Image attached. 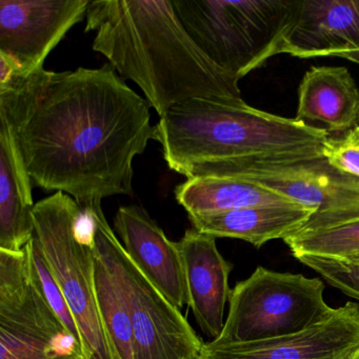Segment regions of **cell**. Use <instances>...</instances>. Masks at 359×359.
Masks as SVG:
<instances>
[{"instance_id": "obj_9", "label": "cell", "mask_w": 359, "mask_h": 359, "mask_svg": "<svg viewBox=\"0 0 359 359\" xmlns=\"http://www.w3.org/2000/svg\"><path fill=\"white\" fill-rule=\"evenodd\" d=\"M0 359H86L41 289L28 247L0 250Z\"/></svg>"}, {"instance_id": "obj_14", "label": "cell", "mask_w": 359, "mask_h": 359, "mask_svg": "<svg viewBox=\"0 0 359 359\" xmlns=\"http://www.w3.org/2000/svg\"><path fill=\"white\" fill-rule=\"evenodd\" d=\"M178 245L188 290V306L201 331L213 341L224 329L233 264L218 251L215 237L194 228L186 231Z\"/></svg>"}, {"instance_id": "obj_20", "label": "cell", "mask_w": 359, "mask_h": 359, "mask_svg": "<svg viewBox=\"0 0 359 359\" xmlns=\"http://www.w3.org/2000/svg\"><path fill=\"white\" fill-rule=\"evenodd\" d=\"M293 256L300 254L346 259L359 253V220L283 239Z\"/></svg>"}, {"instance_id": "obj_29", "label": "cell", "mask_w": 359, "mask_h": 359, "mask_svg": "<svg viewBox=\"0 0 359 359\" xmlns=\"http://www.w3.org/2000/svg\"><path fill=\"white\" fill-rule=\"evenodd\" d=\"M346 137H348V136H346ZM348 138H350V137H348ZM350 140H351V138H350ZM353 142H356V144H358V146H359V142H356V140H353Z\"/></svg>"}, {"instance_id": "obj_26", "label": "cell", "mask_w": 359, "mask_h": 359, "mask_svg": "<svg viewBox=\"0 0 359 359\" xmlns=\"http://www.w3.org/2000/svg\"><path fill=\"white\" fill-rule=\"evenodd\" d=\"M344 260H348V262L359 264V253L354 254V255L350 256V257L346 258V259Z\"/></svg>"}, {"instance_id": "obj_19", "label": "cell", "mask_w": 359, "mask_h": 359, "mask_svg": "<svg viewBox=\"0 0 359 359\" xmlns=\"http://www.w3.org/2000/svg\"><path fill=\"white\" fill-rule=\"evenodd\" d=\"M95 287L98 310L114 359H134L133 331L123 290L96 251Z\"/></svg>"}, {"instance_id": "obj_2", "label": "cell", "mask_w": 359, "mask_h": 359, "mask_svg": "<svg viewBox=\"0 0 359 359\" xmlns=\"http://www.w3.org/2000/svg\"><path fill=\"white\" fill-rule=\"evenodd\" d=\"M86 20L94 51L140 88L159 117L194 98L243 100L241 79L199 49L172 0H94Z\"/></svg>"}, {"instance_id": "obj_25", "label": "cell", "mask_w": 359, "mask_h": 359, "mask_svg": "<svg viewBox=\"0 0 359 359\" xmlns=\"http://www.w3.org/2000/svg\"><path fill=\"white\" fill-rule=\"evenodd\" d=\"M346 136L350 137L351 140L359 142V126H357V127L355 128V129H353L352 131L348 132Z\"/></svg>"}, {"instance_id": "obj_28", "label": "cell", "mask_w": 359, "mask_h": 359, "mask_svg": "<svg viewBox=\"0 0 359 359\" xmlns=\"http://www.w3.org/2000/svg\"><path fill=\"white\" fill-rule=\"evenodd\" d=\"M198 359H209V358H208V357L205 356V355H203H203H201V356L199 357Z\"/></svg>"}, {"instance_id": "obj_4", "label": "cell", "mask_w": 359, "mask_h": 359, "mask_svg": "<svg viewBox=\"0 0 359 359\" xmlns=\"http://www.w3.org/2000/svg\"><path fill=\"white\" fill-rule=\"evenodd\" d=\"M35 234L76 321L86 359H114L102 327L95 287L91 214L62 192L35 203Z\"/></svg>"}, {"instance_id": "obj_3", "label": "cell", "mask_w": 359, "mask_h": 359, "mask_svg": "<svg viewBox=\"0 0 359 359\" xmlns=\"http://www.w3.org/2000/svg\"><path fill=\"white\" fill-rule=\"evenodd\" d=\"M327 135L323 128L257 110L243 100L216 98L187 100L154 126L168 167L187 178L224 161L323 148Z\"/></svg>"}, {"instance_id": "obj_23", "label": "cell", "mask_w": 359, "mask_h": 359, "mask_svg": "<svg viewBox=\"0 0 359 359\" xmlns=\"http://www.w3.org/2000/svg\"><path fill=\"white\" fill-rule=\"evenodd\" d=\"M323 156L336 169L359 177V146L348 137L327 140L323 146Z\"/></svg>"}, {"instance_id": "obj_6", "label": "cell", "mask_w": 359, "mask_h": 359, "mask_svg": "<svg viewBox=\"0 0 359 359\" xmlns=\"http://www.w3.org/2000/svg\"><path fill=\"white\" fill-rule=\"evenodd\" d=\"M196 176L239 178L312 208L314 215L297 234L359 220V177L330 165L323 156V147L215 163L199 170Z\"/></svg>"}, {"instance_id": "obj_11", "label": "cell", "mask_w": 359, "mask_h": 359, "mask_svg": "<svg viewBox=\"0 0 359 359\" xmlns=\"http://www.w3.org/2000/svg\"><path fill=\"white\" fill-rule=\"evenodd\" d=\"M359 348V304L348 302L327 320L283 337L248 344H205L209 359H344Z\"/></svg>"}, {"instance_id": "obj_15", "label": "cell", "mask_w": 359, "mask_h": 359, "mask_svg": "<svg viewBox=\"0 0 359 359\" xmlns=\"http://www.w3.org/2000/svg\"><path fill=\"white\" fill-rule=\"evenodd\" d=\"M315 210L294 201L245 208L210 215L189 216L193 228L215 237L241 239L260 248L273 239L297 234Z\"/></svg>"}, {"instance_id": "obj_22", "label": "cell", "mask_w": 359, "mask_h": 359, "mask_svg": "<svg viewBox=\"0 0 359 359\" xmlns=\"http://www.w3.org/2000/svg\"><path fill=\"white\" fill-rule=\"evenodd\" d=\"M294 257L320 274L329 285L359 302V264L338 258L300 254Z\"/></svg>"}, {"instance_id": "obj_17", "label": "cell", "mask_w": 359, "mask_h": 359, "mask_svg": "<svg viewBox=\"0 0 359 359\" xmlns=\"http://www.w3.org/2000/svg\"><path fill=\"white\" fill-rule=\"evenodd\" d=\"M31 178L7 128L0 125V250L20 252L35 234Z\"/></svg>"}, {"instance_id": "obj_7", "label": "cell", "mask_w": 359, "mask_h": 359, "mask_svg": "<svg viewBox=\"0 0 359 359\" xmlns=\"http://www.w3.org/2000/svg\"><path fill=\"white\" fill-rule=\"evenodd\" d=\"M325 283L302 274L258 266L229 297L224 329L214 346L283 337L327 320L335 313L323 297Z\"/></svg>"}, {"instance_id": "obj_16", "label": "cell", "mask_w": 359, "mask_h": 359, "mask_svg": "<svg viewBox=\"0 0 359 359\" xmlns=\"http://www.w3.org/2000/svg\"><path fill=\"white\" fill-rule=\"evenodd\" d=\"M297 121L323 123L325 131H352L359 121V89L344 67H313L298 90Z\"/></svg>"}, {"instance_id": "obj_1", "label": "cell", "mask_w": 359, "mask_h": 359, "mask_svg": "<svg viewBox=\"0 0 359 359\" xmlns=\"http://www.w3.org/2000/svg\"><path fill=\"white\" fill-rule=\"evenodd\" d=\"M149 109L110 64L16 73L0 85V125L31 180L83 208L131 194L134 159L154 140Z\"/></svg>"}, {"instance_id": "obj_18", "label": "cell", "mask_w": 359, "mask_h": 359, "mask_svg": "<svg viewBox=\"0 0 359 359\" xmlns=\"http://www.w3.org/2000/svg\"><path fill=\"white\" fill-rule=\"evenodd\" d=\"M175 197L188 212V216L210 215L292 201L260 184L224 176L188 178L176 187Z\"/></svg>"}, {"instance_id": "obj_27", "label": "cell", "mask_w": 359, "mask_h": 359, "mask_svg": "<svg viewBox=\"0 0 359 359\" xmlns=\"http://www.w3.org/2000/svg\"><path fill=\"white\" fill-rule=\"evenodd\" d=\"M344 359H359V348H357L354 352L351 353L348 357H346Z\"/></svg>"}, {"instance_id": "obj_10", "label": "cell", "mask_w": 359, "mask_h": 359, "mask_svg": "<svg viewBox=\"0 0 359 359\" xmlns=\"http://www.w3.org/2000/svg\"><path fill=\"white\" fill-rule=\"evenodd\" d=\"M91 0H0V54L28 76L87 14Z\"/></svg>"}, {"instance_id": "obj_5", "label": "cell", "mask_w": 359, "mask_h": 359, "mask_svg": "<svg viewBox=\"0 0 359 359\" xmlns=\"http://www.w3.org/2000/svg\"><path fill=\"white\" fill-rule=\"evenodd\" d=\"M292 0H172L199 49L241 79L275 55L291 18Z\"/></svg>"}, {"instance_id": "obj_24", "label": "cell", "mask_w": 359, "mask_h": 359, "mask_svg": "<svg viewBox=\"0 0 359 359\" xmlns=\"http://www.w3.org/2000/svg\"><path fill=\"white\" fill-rule=\"evenodd\" d=\"M337 57L346 58V60H351V62L359 64V52H350V53L340 54Z\"/></svg>"}, {"instance_id": "obj_21", "label": "cell", "mask_w": 359, "mask_h": 359, "mask_svg": "<svg viewBox=\"0 0 359 359\" xmlns=\"http://www.w3.org/2000/svg\"><path fill=\"white\" fill-rule=\"evenodd\" d=\"M27 247H28L29 253H30L31 260H32L37 278H39L41 289H43L50 306L53 308L56 314L62 319L67 329L73 335L81 339L76 321H75L74 317H73L72 313H71L68 302H67L66 298H65L64 294H62V290H60L57 280H56L49 264H48L45 254H43L36 237H33L30 243L27 245Z\"/></svg>"}, {"instance_id": "obj_8", "label": "cell", "mask_w": 359, "mask_h": 359, "mask_svg": "<svg viewBox=\"0 0 359 359\" xmlns=\"http://www.w3.org/2000/svg\"><path fill=\"white\" fill-rule=\"evenodd\" d=\"M91 214L97 253L116 277L129 309L134 359H198L205 342L188 319L136 268L109 226L102 203L83 208Z\"/></svg>"}, {"instance_id": "obj_13", "label": "cell", "mask_w": 359, "mask_h": 359, "mask_svg": "<svg viewBox=\"0 0 359 359\" xmlns=\"http://www.w3.org/2000/svg\"><path fill=\"white\" fill-rule=\"evenodd\" d=\"M114 226L136 268L174 306L182 310L188 306V290L178 243L170 241L148 212L138 205L119 208Z\"/></svg>"}, {"instance_id": "obj_12", "label": "cell", "mask_w": 359, "mask_h": 359, "mask_svg": "<svg viewBox=\"0 0 359 359\" xmlns=\"http://www.w3.org/2000/svg\"><path fill=\"white\" fill-rule=\"evenodd\" d=\"M359 52V0H296L275 49L299 58Z\"/></svg>"}]
</instances>
